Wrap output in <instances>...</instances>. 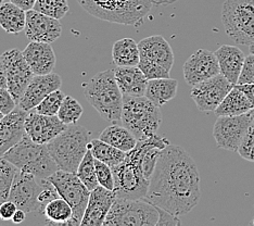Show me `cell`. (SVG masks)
<instances>
[{
  "label": "cell",
  "mask_w": 254,
  "mask_h": 226,
  "mask_svg": "<svg viewBox=\"0 0 254 226\" xmlns=\"http://www.w3.org/2000/svg\"><path fill=\"white\" fill-rule=\"evenodd\" d=\"M200 197V175L194 160L184 148L170 144L160 153L145 199L181 217L199 204Z\"/></svg>",
  "instance_id": "obj_1"
},
{
  "label": "cell",
  "mask_w": 254,
  "mask_h": 226,
  "mask_svg": "<svg viewBox=\"0 0 254 226\" xmlns=\"http://www.w3.org/2000/svg\"><path fill=\"white\" fill-rule=\"evenodd\" d=\"M84 95L105 121L119 123L122 120L123 94L115 78L114 70H106L92 76L84 85Z\"/></svg>",
  "instance_id": "obj_2"
},
{
  "label": "cell",
  "mask_w": 254,
  "mask_h": 226,
  "mask_svg": "<svg viewBox=\"0 0 254 226\" xmlns=\"http://www.w3.org/2000/svg\"><path fill=\"white\" fill-rule=\"evenodd\" d=\"M82 8L103 21L138 26L152 10V0H77Z\"/></svg>",
  "instance_id": "obj_3"
},
{
  "label": "cell",
  "mask_w": 254,
  "mask_h": 226,
  "mask_svg": "<svg viewBox=\"0 0 254 226\" xmlns=\"http://www.w3.org/2000/svg\"><path fill=\"white\" fill-rule=\"evenodd\" d=\"M89 134L84 126L67 125L66 129L47 144L58 169L76 173L89 149Z\"/></svg>",
  "instance_id": "obj_4"
},
{
  "label": "cell",
  "mask_w": 254,
  "mask_h": 226,
  "mask_svg": "<svg viewBox=\"0 0 254 226\" xmlns=\"http://www.w3.org/2000/svg\"><path fill=\"white\" fill-rule=\"evenodd\" d=\"M3 156L20 171L33 174L38 178H49L59 170L50 155L47 145L35 143L26 134Z\"/></svg>",
  "instance_id": "obj_5"
},
{
  "label": "cell",
  "mask_w": 254,
  "mask_h": 226,
  "mask_svg": "<svg viewBox=\"0 0 254 226\" xmlns=\"http://www.w3.org/2000/svg\"><path fill=\"white\" fill-rule=\"evenodd\" d=\"M122 125L127 127L138 141L157 135L162 123L160 108L146 96H123Z\"/></svg>",
  "instance_id": "obj_6"
},
{
  "label": "cell",
  "mask_w": 254,
  "mask_h": 226,
  "mask_svg": "<svg viewBox=\"0 0 254 226\" xmlns=\"http://www.w3.org/2000/svg\"><path fill=\"white\" fill-rule=\"evenodd\" d=\"M222 22L226 34L236 44H253L254 0H225Z\"/></svg>",
  "instance_id": "obj_7"
},
{
  "label": "cell",
  "mask_w": 254,
  "mask_h": 226,
  "mask_svg": "<svg viewBox=\"0 0 254 226\" xmlns=\"http://www.w3.org/2000/svg\"><path fill=\"white\" fill-rule=\"evenodd\" d=\"M158 220V208L146 199L117 198L103 225L154 226L157 225Z\"/></svg>",
  "instance_id": "obj_8"
},
{
  "label": "cell",
  "mask_w": 254,
  "mask_h": 226,
  "mask_svg": "<svg viewBox=\"0 0 254 226\" xmlns=\"http://www.w3.org/2000/svg\"><path fill=\"white\" fill-rule=\"evenodd\" d=\"M61 198L64 199L73 210L68 226H79L88 205L90 190L80 181L76 173L58 170L49 178Z\"/></svg>",
  "instance_id": "obj_9"
},
{
  "label": "cell",
  "mask_w": 254,
  "mask_h": 226,
  "mask_svg": "<svg viewBox=\"0 0 254 226\" xmlns=\"http://www.w3.org/2000/svg\"><path fill=\"white\" fill-rule=\"evenodd\" d=\"M114 175V194L117 198L145 199L150 181L143 175L139 164L127 155L125 160L112 167Z\"/></svg>",
  "instance_id": "obj_10"
},
{
  "label": "cell",
  "mask_w": 254,
  "mask_h": 226,
  "mask_svg": "<svg viewBox=\"0 0 254 226\" xmlns=\"http://www.w3.org/2000/svg\"><path fill=\"white\" fill-rule=\"evenodd\" d=\"M252 124V111L234 115V117H227V115L218 117L213 127V136H214L217 147L237 152L242 139Z\"/></svg>",
  "instance_id": "obj_11"
},
{
  "label": "cell",
  "mask_w": 254,
  "mask_h": 226,
  "mask_svg": "<svg viewBox=\"0 0 254 226\" xmlns=\"http://www.w3.org/2000/svg\"><path fill=\"white\" fill-rule=\"evenodd\" d=\"M234 86L219 73L214 77L192 86L190 97L201 112H214Z\"/></svg>",
  "instance_id": "obj_12"
},
{
  "label": "cell",
  "mask_w": 254,
  "mask_h": 226,
  "mask_svg": "<svg viewBox=\"0 0 254 226\" xmlns=\"http://www.w3.org/2000/svg\"><path fill=\"white\" fill-rule=\"evenodd\" d=\"M7 70L8 89L13 96L16 103H19L21 97L24 94L28 84L31 83L35 74L33 73L23 52L19 49H11L4 51L0 56Z\"/></svg>",
  "instance_id": "obj_13"
},
{
  "label": "cell",
  "mask_w": 254,
  "mask_h": 226,
  "mask_svg": "<svg viewBox=\"0 0 254 226\" xmlns=\"http://www.w3.org/2000/svg\"><path fill=\"white\" fill-rule=\"evenodd\" d=\"M44 179L19 170L13 179L9 200L26 213H38V196L44 187Z\"/></svg>",
  "instance_id": "obj_14"
},
{
  "label": "cell",
  "mask_w": 254,
  "mask_h": 226,
  "mask_svg": "<svg viewBox=\"0 0 254 226\" xmlns=\"http://www.w3.org/2000/svg\"><path fill=\"white\" fill-rule=\"evenodd\" d=\"M67 127L58 115H45L31 110L25 118V134L32 141L47 145Z\"/></svg>",
  "instance_id": "obj_15"
},
{
  "label": "cell",
  "mask_w": 254,
  "mask_h": 226,
  "mask_svg": "<svg viewBox=\"0 0 254 226\" xmlns=\"http://www.w3.org/2000/svg\"><path fill=\"white\" fill-rule=\"evenodd\" d=\"M184 77L189 86H194L219 74L215 52L199 49L190 56L184 65Z\"/></svg>",
  "instance_id": "obj_16"
},
{
  "label": "cell",
  "mask_w": 254,
  "mask_h": 226,
  "mask_svg": "<svg viewBox=\"0 0 254 226\" xmlns=\"http://www.w3.org/2000/svg\"><path fill=\"white\" fill-rule=\"evenodd\" d=\"M25 35L30 42L51 44L61 36L60 20L48 16L34 9L26 11Z\"/></svg>",
  "instance_id": "obj_17"
},
{
  "label": "cell",
  "mask_w": 254,
  "mask_h": 226,
  "mask_svg": "<svg viewBox=\"0 0 254 226\" xmlns=\"http://www.w3.org/2000/svg\"><path fill=\"white\" fill-rule=\"evenodd\" d=\"M169 145L170 142L166 138L154 135L138 141L136 147L126 153L139 164L142 174L150 181L161 151Z\"/></svg>",
  "instance_id": "obj_18"
},
{
  "label": "cell",
  "mask_w": 254,
  "mask_h": 226,
  "mask_svg": "<svg viewBox=\"0 0 254 226\" xmlns=\"http://www.w3.org/2000/svg\"><path fill=\"white\" fill-rule=\"evenodd\" d=\"M61 85L62 78L57 73L51 72L45 75H35L21 97L18 106L25 111H31L51 92L60 89Z\"/></svg>",
  "instance_id": "obj_19"
},
{
  "label": "cell",
  "mask_w": 254,
  "mask_h": 226,
  "mask_svg": "<svg viewBox=\"0 0 254 226\" xmlns=\"http://www.w3.org/2000/svg\"><path fill=\"white\" fill-rule=\"evenodd\" d=\"M115 199L117 196L113 190L107 189L100 185L92 189L80 226L103 225Z\"/></svg>",
  "instance_id": "obj_20"
},
{
  "label": "cell",
  "mask_w": 254,
  "mask_h": 226,
  "mask_svg": "<svg viewBox=\"0 0 254 226\" xmlns=\"http://www.w3.org/2000/svg\"><path fill=\"white\" fill-rule=\"evenodd\" d=\"M28 111L16 107L0 120V158L25 135V118Z\"/></svg>",
  "instance_id": "obj_21"
},
{
  "label": "cell",
  "mask_w": 254,
  "mask_h": 226,
  "mask_svg": "<svg viewBox=\"0 0 254 226\" xmlns=\"http://www.w3.org/2000/svg\"><path fill=\"white\" fill-rule=\"evenodd\" d=\"M22 52L35 75H45L54 71L57 58L51 44L31 42Z\"/></svg>",
  "instance_id": "obj_22"
},
{
  "label": "cell",
  "mask_w": 254,
  "mask_h": 226,
  "mask_svg": "<svg viewBox=\"0 0 254 226\" xmlns=\"http://www.w3.org/2000/svg\"><path fill=\"white\" fill-rule=\"evenodd\" d=\"M140 58L159 63L171 71L174 65V52L169 42L160 35H152L138 43Z\"/></svg>",
  "instance_id": "obj_23"
},
{
  "label": "cell",
  "mask_w": 254,
  "mask_h": 226,
  "mask_svg": "<svg viewBox=\"0 0 254 226\" xmlns=\"http://www.w3.org/2000/svg\"><path fill=\"white\" fill-rule=\"evenodd\" d=\"M114 75L123 96H145L148 78L139 67H117Z\"/></svg>",
  "instance_id": "obj_24"
},
{
  "label": "cell",
  "mask_w": 254,
  "mask_h": 226,
  "mask_svg": "<svg viewBox=\"0 0 254 226\" xmlns=\"http://www.w3.org/2000/svg\"><path fill=\"white\" fill-rule=\"evenodd\" d=\"M215 56L218 61L219 72L230 83L236 85L238 83L246 59L244 51L236 46L223 45L215 51Z\"/></svg>",
  "instance_id": "obj_25"
},
{
  "label": "cell",
  "mask_w": 254,
  "mask_h": 226,
  "mask_svg": "<svg viewBox=\"0 0 254 226\" xmlns=\"http://www.w3.org/2000/svg\"><path fill=\"white\" fill-rule=\"evenodd\" d=\"M178 82L174 78H154L149 79L145 96L157 107H162L177 94Z\"/></svg>",
  "instance_id": "obj_26"
},
{
  "label": "cell",
  "mask_w": 254,
  "mask_h": 226,
  "mask_svg": "<svg viewBox=\"0 0 254 226\" xmlns=\"http://www.w3.org/2000/svg\"><path fill=\"white\" fill-rule=\"evenodd\" d=\"M26 11L11 2L10 0L0 4V26L8 34L16 35L25 30Z\"/></svg>",
  "instance_id": "obj_27"
},
{
  "label": "cell",
  "mask_w": 254,
  "mask_h": 226,
  "mask_svg": "<svg viewBox=\"0 0 254 226\" xmlns=\"http://www.w3.org/2000/svg\"><path fill=\"white\" fill-rule=\"evenodd\" d=\"M254 108L250 100L235 85L214 112L217 117H223V115L234 117V115H240L250 112Z\"/></svg>",
  "instance_id": "obj_28"
},
{
  "label": "cell",
  "mask_w": 254,
  "mask_h": 226,
  "mask_svg": "<svg viewBox=\"0 0 254 226\" xmlns=\"http://www.w3.org/2000/svg\"><path fill=\"white\" fill-rule=\"evenodd\" d=\"M99 139L112 145L113 147L122 150L124 152H128L131 149H134L138 142L135 135L127 127L119 125L118 123H113L108 126L106 130H103Z\"/></svg>",
  "instance_id": "obj_29"
},
{
  "label": "cell",
  "mask_w": 254,
  "mask_h": 226,
  "mask_svg": "<svg viewBox=\"0 0 254 226\" xmlns=\"http://www.w3.org/2000/svg\"><path fill=\"white\" fill-rule=\"evenodd\" d=\"M112 59L117 67H137L140 61L138 44L131 38H122L113 44Z\"/></svg>",
  "instance_id": "obj_30"
},
{
  "label": "cell",
  "mask_w": 254,
  "mask_h": 226,
  "mask_svg": "<svg viewBox=\"0 0 254 226\" xmlns=\"http://www.w3.org/2000/svg\"><path fill=\"white\" fill-rule=\"evenodd\" d=\"M89 148L92 154H94L95 159L103 162V163H106L111 167L122 163L126 158V152L113 147L112 145L106 142H102L99 138L90 141Z\"/></svg>",
  "instance_id": "obj_31"
},
{
  "label": "cell",
  "mask_w": 254,
  "mask_h": 226,
  "mask_svg": "<svg viewBox=\"0 0 254 226\" xmlns=\"http://www.w3.org/2000/svg\"><path fill=\"white\" fill-rule=\"evenodd\" d=\"M43 216L48 224L68 226L73 217V210L64 199L59 197V198L51 200L45 207Z\"/></svg>",
  "instance_id": "obj_32"
},
{
  "label": "cell",
  "mask_w": 254,
  "mask_h": 226,
  "mask_svg": "<svg viewBox=\"0 0 254 226\" xmlns=\"http://www.w3.org/2000/svg\"><path fill=\"white\" fill-rule=\"evenodd\" d=\"M76 174L80 181L85 184V186L90 191L99 186L96 174L95 156L92 154L90 148L87 150V152H86L82 162H80Z\"/></svg>",
  "instance_id": "obj_33"
},
{
  "label": "cell",
  "mask_w": 254,
  "mask_h": 226,
  "mask_svg": "<svg viewBox=\"0 0 254 226\" xmlns=\"http://www.w3.org/2000/svg\"><path fill=\"white\" fill-rule=\"evenodd\" d=\"M19 169L4 156L0 158V204L9 199L13 179Z\"/></svg>",
  "instance_id": "obj_34"
},
{
  "label": "cell",
  "mask_w": 254,
  "mask_h": 226,
  "mask_svg": "<svg viewBox=\"0 0 254 226\" xmlns=\"http://www.w3.org/2000/svg\"><path fill=\"white\" fill-rule=\"evenodd\" d=\"M83 111L82 104L76 99L71 96H65L57 115L64 124L73 125L77 123V121L82 117Z\"/></svg>",
  "instance_id": "obj_35"
},
{
  "label": "cell",
  "mask_w": 254,
  "mask_h": 226,
  "mask_svg": "<svg viewBox=\"0 0 254 226\" xmlns=\"http://www.w3.org/2000/svg\"><path fill=\"white\" fill-rule=\"evenodd\" d=\"M33 9L57 20L63 19L70 11L67 0H36Z\"/></svg>",
  "instance_id": "obj_36"
},
{
  "label": "cell",
  "mask_w": 254,
  "mask_h": 226,
  "mask_svg": "<svg viewBox=\"0 0 254 226\" xmlns=\"http://www.w3.org/2000/svg\"><path fill=\"white\" fill-rule=\"evenodd\" d=\"M65 96L66 95L61 89H57L46 97L34 110L40 114L57 115Z\"/></svg>",
  "instance_id": "obj_37"
},
{
  "label": "cell",
  "mask_w": 254,
  "mask_h": 226,
  "mask_svg": "<svg viewBox=\"0 0 254 226\" xmlns=\"http://www.w3.org/2000/svg\"><path fill=\"white\" fill-rule=\"evenodd\" d=\"M138 67L142 71V73L146 75V77L149 79L154 78H166L171 77L169 70L165 69L159 63L145 59V58H140V61L138 63Z\"/></svg>",
  "instance_id": "obj_38"
},
{
  "label": "cell",
  "mask_w": 254,
  "mask_h": 226,
  "mask_svg": "<svg viewBox=\"0 0 254 226\" xmlns=\"http://www.w3.org/2000/svg\"><path fill=\"white\" fill-rule=\"evenodd\" d=\"M95 166H96V174L97 179L100 186H103L107 189L113 190L114 189V175L112 167L103 163V162L95 159Z\"/></svg>",
  "instance_id": "obj_39"
},
{
  "label": "cell",
  "mask_w": 254,
  "mask_h": 226,
  "mask_svg": "<svg viewBox=\"0 0 254 226\" xmlns=\"http://www.w3.org/2000/svg\"><path fill=\"white\" fill-rule=\"evenodd\" d=\"M60 195L58 193L54 184L48 178L44 179V187L38 196V214H44L45 207L47 206L51 200L59 198Z\"/></svg>",
  "instance_id": "obj_40"
},
{
  "label": "cell",
  "mask_w": 254,
  "mask_h": 226,
  "mask_svg": "<svg viewBox=\"0 0 254 226\" xmlns=\"http://www.w3.org/2000/svg\"><path fill=\"white\" fill-rule=\"evenodd\" d=\"M239 155L247 161L254 162V126L252 125L249 131L247 132L246 136L242 139L238 148Z\"/></svg>",
  "instance_id": "obj_41"
},
{
  "label": "cell",
  "mask_w": 254,
  "mask_h": 226,
  "mask_svg": "<svg viewBox=\"0 0 254 226\" xmlns=\"http://www.w3.org/2000/svg\"><path fill=\"white\" fill-rule=\"evenodd\" d=\"M237 84H254V54L246 57Z\"/></svg>",
  "instance_id": "obj_42"
},
{
  "label": "cell",
  "mask_w": 254,
  "mask_h": 226,
  "mask_svg": "<svg viewBox=\"0 0 254 226\" xmlns=\"http://www.w3.org/2000/svg\"><path fill=\"white\" fill-rule=\"evenodd\" d=\"M16 106H18V103H16L13 96L11 95L9 89L0 87V111L7 115L12 112Z\"/></svg>",
  "instance_id": "obj_43"
},
{
  "label": "cell",
  "mask_w": 254,
  "mask_h": 226,
  "mask_svg": "<svg viewBox=\"0 0 254 226\" xmlns=\"http://www.w3.org/2000/svg\"><path fill=\"white\" fill-rule=\"evenodd\" d=\"M18 210V207L11 200H5L2 204H0V220L1 221H10L12 220L15 211Z\"/></svg>",
  "instance_id": "obj_44"
},
{
  "label": "cell",
  "mask_w": 254,
  "mask_h": 226,
  "mask_svg": "<svg viewBox=\"0 0 254 226\" xmlns=\"http://www.w3.org/2000/svg\"><path fill=\"white\" fill-rule=\"evenodd\" d=\"M155 207H157V206H155ZM157 208H158V211H159V220H158L157 225H173V226H175V225H181L182 224L181 220L178 219V217L163 210V209H161L159 207H157Z\"/></svg>",
  "instance_id": "obj_45"
},
{
  "label": "cell",
  "mask_w": 254,
  "mask_h": 226,
  "mask_svg": "<svg viewBox=\"0 0 254 226\" xmlns=\"http://www.w3.org/2000/svg\"><path fill=\"white\" fill-rule=\"evenodd\" d=\"M236 86L247 96L254 108V84H236Z\"/></svg>",
  "instance_id": "obj_46"
},
{
  "label": "cell",
  "mask_w": 254,
  "mask_h": 226,
  "mask_svg": "<svg viewBox=\"0 0 254 226\" xmlns=\"http://www.w3.org/2000/svg\"><path fill=\"white\" fill-rule=\"evenodd\" d=\"M10 1L18 5V7L22 8L23 10L30 11L34 8V5H35L36 0H10Z\"/></svg>",
  "instance_id": "obj_47"
},
{
  "label": "cell",
  "mask_w": 254,
  "mask_h": 226,
  "mask_svg": "<svg viewBox=\"0 0 254 226\" xmlns=\"http://www.w3.org/2000/svg\"><path fill=\"white\" fill-rule=\"evenodd\" d=\"M0 87L1 88H8V79H7V70L5 66L0 57Z\"/></svg>",
  "instance_id": "obj_48"
},
{
  "label": "cell",
  "mask_w": 254,
  "mask_h": 226,
  "mask_svg": "<svg viewBox=\"0 0 254 226\" xmlns=\"http://www.w3.org/2000/svg\"><path fill=\"white\" fill-rule=\"evenodd\" d=\"M25 217H26V212L24 210H22V209H18V210L15 211L14 216H13V218H12V220H11V221H12L15 224H20V223L24 221Z\"/></svg>",
  "instance_id": "obj_49"
},
{
  "label": "cell",
  "mask_w": 254,
  "mask_h": 226,
  "mask_svg": "<svg viewBox=\"0 0 254 226\" xmlns=\"http://www.w3.org/2000/svg\"><path fill=\"white\" fill-rule=\"evenodd\" d=\"M178 1V0H152V2L157 5H162V4H171Z\"/></svg>",
  "instance_id": "obj_50"
},
{
  "label": "cell",
  "mask_w": 254,
  "mask_h": 226,
  "mask_svg": "<svg viewBox=\"0 0 254 226\" xmlns=\"http://www.w3.org/2000/svg\"><path fill=\"white\" fill-rule=\"evenodd\" d=\"M249 50H250L251 54H254V43L249 45Z\"/></svg>",
  "instance_id": "obj_51"
},
{
  "label": "cell",
  "mask_w": 254,
  "mask_h": 226,
  "mask_svg": "<svg viewBox=\"0 0 254 226\" xmlns=\"http://www.w3.org/2000/svg\"><path fill=\"white\" fill-rule=\"evenodd\" d=\"M3 117H4V114L1 111H0V120H1Z\"/></svg>",
  "instance_id": "obj_52"
},
{
  "label": "cell",
  "mask_w": 254,
  "mask_h": 226,
  "mask_svg": "<svg viewBox=\"0 0 254 226\" xmlns=\"http://www.w3.org/2000/svg\"><path fill=\"white\" fill-rule=\"evenodd\" d=\"M252 117H253V124L252 125L254 126V109L252 110Z\"/></svg>",
  "instance_id": "obj_53"
},
{
  "label": "cell",
  "mask_w": 254,
  "mask_h": 226,
  "mask_svg": "<svg viewBox=\"0 0 254 226\" xmlns=\"http://www.w3.org/2000/svg\"><path fill=\"white\" fill-rule=\"evenodd\" d=\"M4 1H7V0H0V4H2Z\"/></svg>",
  "instance_id": "obj_54"
},
{
  "label": "cell",
  "mask_w": 254,
  "mask_h": 226,
  "mask_svg": "<svg viewBox=\"0 0 254 226\" xmlns=\"http://www.w3.org/2000/svg\"><path fill=\"white\" fill-rule=\"evenodd\" d=\"M253 224H254V219H253Z\"/></svg>",
  "instance_id": "obj_55"
}]
</instances>
